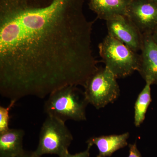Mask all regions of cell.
Wrapping results in <instances>:
<instances>
[{
  "label": "cell",
  "mask_w": 157,
  "mask_h": 157,
  "mask_svg": "<svg viewBox=\"0 0 157 157\" xmlns=\"http://www.w3.org/2000/svg\"><path fill=\"white\" fill-rule=\"evenodd\" d=\"M129 154L128 157H142L140 152L137 149L136 143L129 145Z\"/></svg>",
  "instance_id": "cell-15"
},
{
  "label": "cell",
  "mask_w": 157,
  "mask_h": 157,
  "mask_svg": "<svg viewBox=\"0 0 157 157\" xmlns=\"http://www.w3.org/2000/svg\"><path fill=\"white\" fill-rule=\"evenodd\" d=\"M16 100H11L8 107L0 106V134L5 133L9 130V123L10 121V110L16 103Z\"/></svg>",
  "instance_id": "cell-13"
},
{
  "label": "cell",
  "mask_w": 157,
  "mask_h": 157,
  "mask_svg": "<svg viewBox=\"0 0 157 157\" xmlns=\"http://www.w3.org/2000/svg\"><path fill=\"white\" fill-rule=\"evenodd\" d=\"M77 86H67L51 93L44 104V112L64 122L86 120V109L89 103L84 91Z\"/></svg>",
  "instance_id": "cell-2"
},
{
  "label": "cell",
  "mask_w": 157,
  "mask_h": 157,
  "mask_svg": "<svg viewBox=\"0 0 157 157\" xmlns=\"http://www.w3.org/2000/svg\"><path fill=\"white\" fill-rule=\"evenodd\" d=\"M98 49L105 67L117 78H125L139 70L140 55L109 35L99 44Z\"/></svg>",
  "instance_id": "cell-3"
},
{
  "label": "cell",
  "mask_w": 157,
  "mask_h": 157,
  "mask_svg": "<svg viewBox=\"0 0 157 157\" xmlns=\"http://www.w3.org/2000/svg\"><path fill=\"white\" fill-rule=\"evenodd\" d=\"M152 37L154 41L157 45V27L151 33Z\"/></svg>",
  "instance_id": "cell-17"
},
{
  "label": "cell",
  "mask_w": 157,
  "mask_h": 157,
  "mask_svg": "<svg viewBox=\"0 0 157 157\" xmlns=\"http://www.w3.org/2000/svg\"><path fill=\"white\" fill-rule=\"evenodd\" d=\"M129 136V132H126L121 135L93 137L89 139L86 143L97 146L99 151L97 157H110L117 151L128 145Z\"/></svg>",
  "instance_id": "cell-10"
},
{
  "label": "cell",
  "mask_w": 157,
  "mask_h": 157,
  "mask_svg": "<svg viewBox=\"0 0 157 157\" xmlns=\"http://www.w3.org/2000/svg\"><path fill=\"white\" fill-rule=\"evenodd\" d=\"M143 34L140 64L138 72L145 82L157 85V45L151 33Z\"/></svg>",
  "instance_id": "cell-8"
},
{
  "label": "cell",
  "mask_w": 157,
  "mask_h": 157,
  "mask_svg": "<svg viewBox=\"0 0 157 157\" xmlns=\"http://www.w3.org/2000/svg\"><path fill=\"white\" fill-rule=\"evenodd\" d=\"M145 82V86L138 95L135 103L134 124L136 127H140L143 123L147 111L151 102V84L150 82Z\"/></svg>",
  "instance_id": "cell-12"
},
{
  "label": "cell",
  "mask_w": 157,
  "mask_h": 157,
  "mask_svg": "<svg viewBox=\"0 0 157 157\" xmlns=\"http://www.w3.org/2000/svg\"><path fill=\"white\" fill-rule=\"evenodd\" d=\"M93 145L90 144H87V147L84 151L75 154H71L69 152L63 155L60 157H90V151Z\"/></svg>",
  "instance_id": "cell-14"
},
{
  "label": "cell",
  "mask_w": 157,
  "mask_h": 157,
  "mask_svg": "<svg viewBox=\"0 0 157 157\" xmlns=\"http://www.w3.org/2000/svg\"><path fill=\"white\" fill-rule=\"evenodd\" d=\"M25 134L19 129H9L0 134V157L21 156L25 151L23 145Z\"/></svg>",
  "instance_id": "cell-11"
},
{
  "label": "cell",
  "mask_w": 157,
  "mask_h": 157,
  "mask_svg": "<svg viewBox=\"0 0 157 157\" xmlns=\"http://www.w3.org/2000/svg\"><path fill=\"white\" fill-rule=\"evenodd\" d=\"M73 139L64 122L47 116L41 127L35 153L41 157L46 154L61 157L69 152L68 148Z\"/></svg>",
  "instance_id": "cell-4"
},
{
  "label": "cell",
  "mask_w": 157,
  "mask_h": 157,
  "mask_svg": "<svg viewBox=\"0 0 157 157\" xmlns=\"http://www.w3.org/2000/svg\"><path fill=\"white\" fill-rule=\"evenodd\" d=\"M91 10L98 18L107 21L119 16H127L131 0H88Z\"/></svg>",
  "instance_id": "cell-9"
},
{
  "label": "cell",
  "mask_w": 157,
  "mask_h": 157,
  "mask_svg": "<svg viewBox=\"0 0 157 157\" xmlns=\"http://www.w3.org/2000/svg\"><path fill=\"white\" fill-rule=\"evenodd\" d=\"M20 157H41L37 155L34 151H25Z\"/></svg>",
  "instance_id": "cell-16"
},
{
  "label": "cell",
  "mask_w": 157,
  "mask_h": 157,
  "mask_svg": "<svg viewBox=\"0 0 157 157\" xmlns=\"http://www.w3.org/2000/svg\"><path fill=\"white\" fill-rule=\"evenodd\" d=\"M117 79L105 67H99L84 86V94L89 104L100 109L116 101L120 94Z\"/></svg>",
  "instance_id": "cell-5"
},
{
  "label": "cell",
  "mask_w": 157,
  "mask_h": 157,
  "mask_svg": "<svg viewBox=\"0 0 157 157\" xmlns=\"http://www.w3.org/2000/svg\"><path fill=\"white\" fill-rule=\"evenodd\" d=\"M150 1H153V2H155L157 3V0H150Z\"/></svg>",
  "instance_id": "cell-18"
},
{
  "label": "cell",
  "mask_w": 157,
  "mask_h": 157,
  "mask_svg": "<svg viewBox=\"0 0 157 157\" xmlns=\"http://www.w3.org/2000/svg\"><path fill=\"white\" fill-rule=\"evenodd\" d=\"M108 35L122 42L133 51H141L143 34L127 16H119L106 21Z\"/></svg>",
  "instance_id": "cell-6"
},
{
  "label": "cell",
  "mask_w": 157,
  "mask_h": 157,
  "mask_svg": "<svg viewBox=\"0 0 157 157\" xmlns=\"http://www.w3.org/2000/svg\"><path fill=\"white\" fill-rule=\"evenodd\" d=\"M86 0H0V94L44 98L98 70Z\"/></svg>",
  "instance_id": "cell-1"
},
{
  "label": "cell",
  "mask_w": 157,
  "mask_h": 157,
  "mask_svg": "<svg viewBox=\"0 0 157 157\" xmlns=\"http://www.w3.org/2000/svg\"><path fill=\"white\" fill-rule=\"evenodd\" d=\"M127 16L142 34L151 33L157 27V3L150 0H131Z\"/></svg>",
  "instance_id": "cell-7"
}]
</instances>
